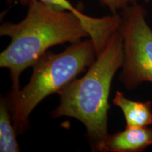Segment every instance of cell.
Wrapping results in <instances>:
<instances>
[{
	"label": "cell",
	"mask_w": 152,
	"mask_h": 152,
	"mask_svg": "<svg viewBox=\"0 0 152 152\" xmlns=\"http://www.w3.org/2000/svg\"><path fill=\"white\" fill-rule=\"evenodd\" d=\"M25 18L20 22H5L0 35L11 42L0 54V67L9 71L12 92L20 89V77L26 68L51 47L71 44L90 37L81 20L73 13L58 10L39 0H30Z\"/></svg>",
	"instance_id": "1"
},
{
	"label": "cell",
	"mask_w": 152,
	"mask_h": 152,
	"mask_svg": "<svg viewBox=\"0 0 152 152\" xmlns=\"http://www.w3.org/2000/svg\"><path fill=\"white\" fill-rule=\"evenodd\" d=\"M123 61V42L118 30L85 75L74 80L58 93L59 104L51 116L78 120L85 125L88 138L95 143L107 136L111 83Z\"/></svg>",
	"instance_id": "2"
},
{
	"label": "cell",
	"mask_w": 152,
	"mask_h": 152,
	"mask_svg": "<svg viewBox=\"0 0 152 152\" xmlns=\"http://www.w3.org/2000/svg\"><path fill=\"white\" fill-rule=\"evenodd\" d=\"M96 49L90 37L73 43L61 53L47 52L33 65V73L26 86L11 91L8 101L17 134L29 128V117L42 101L58 94L96 59Z\"/></svg>",
	"instance_id": "3"
},
{
	"label": "cell",
	"mask_w": 152,
	"mask_h": 152,
	"mask_svg": "<svg viewBox=\"0 0 152 152\" xmlns=\"http://www.w3.org/2000/svg\"><path fill=\"white\" fill-rule=\"evenodd\" d=\"M118 31L123 42L119 80L128 90L152 83V29L142 6L137 3L122 11Z\"/></svg>",
	"instance_id": "4"
},
{
	"label": "cell",
	"mask_w": 152,
	"mask_h": 152,
	"mask_svg": "<svg viewBox=\"0 0 152 152\" xmlns=\"http://www.w3.org/2000/svg\"><path fill=\"white\" fill-rule=\"evenodd\" d=\"M18 1L23 5H28L30 0H7L8 4ZM58 10L68 11L73 13L81 20L90 38L94 43L97 56L102 52L111 36L118 30L121 15L111 14L101 18H95L85 14L68 0H39Z\"/></svg>",
	"instance_id": "5"
},
{
	"label": "cell",
	"mask_w": 152,
	"mask_h": 152,
	"mask_svg": "<svg viewBox=\"0 0 152 152\" xmlns=\"http://www.w3.org/2000/svg\"><path fill=\"white\" fill-rule=\"evenodd\" d=\"M152 145V126L126 128L109 134L95 143L94 151L100 152H141Z\"/></svg>",
	"instance_id": "6"
},
{
	"label": "cell",
	"mask_w": 152,
	"mask_h": 152,
	"mask_svg": "<svg viewBox=\"0 0 152 152\" xmlns=\"http://www.w3.org/2000/svg\"><path fill=\"white\" fill-rule=\"evenodd\" d=\"M113 104L122 111L126 128H142L152 125V102H138L127 98L122 92L117 91Z\"/></svg>",
	"instance_id": "7"
},
{
	"label": "cell",
	"mask_w": 152,
	"mask_h": 152,
	"mask_svg": "<svg viewBox=\"0 0 152 152\" xmlns=\"http://www.w3.org/2000/svg\"><path fill=\"white\" fill-rule=\"evenodd\" d=\"M16 135L8 99L1 96L0 99V151H20Z\"/></svg>",
	"instance_id": "8"
},
{
	"label": "cell",
	"mask_w": 152,
	"mask_h": 152,
	"mask_svg": "<svg viewBox=\"0 0 152 152\" xmlns=\"http://www.w3.org/2000/svg\"><path fill=\"white\" fill-rule=\"evenodd\" d=\"M102 5L105 6L111 11V14H118L130 6L137 3V0H99Z\"/></svg>",
	"instance_id": "9"
},
{
	"label": "cell",
	"mask_w": 152,
	"mask_h": 152,
	"mask_svg": "<svg viewBox=\"0 0 152 152\" xmlns=\"http://www.w3.org/2000/svg\"><path fill=\"white\" fill-rule=\"evenodd\" d=\"M144 1H145V2H147V3H149V2H150V1H151L152 0H144Z\"/></svg>",
	"instance_id": "10"
}]
</instances>
